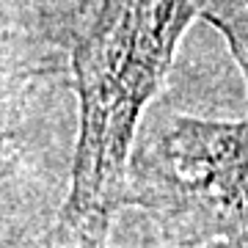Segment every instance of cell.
Wrapping results in <instances>:
<instances>
[{"mask_svg":"<svg viewBox=\"0 0 248 248\" xmlns=\"http://www.w3.org/2000/svg\"><path fill=\"white\" fill-rule=\"evenodd\" d=\"M210 0H91L69 47L78 138L69 190L42 248H108L127 169L177 47Z\"/></svg>","mask_w":248,"mask_h":248,"instance_id":"1","label":"cell"},{"mask_svg":"<svg viewBox=\"0 0 248 248\" xmlns=\"http://www.w3.org/2000/svg\"><path fill=\"white\" fill-rule=\"evenodd\" d=\"M127 207L152 218L163 237L182 248L248 229V119L163 116L138 130Z\"/></svg>","mask_w":248,"mask_h":248,"instance_id":"2","label":"cell"},{"mask_svg":"<svg viewBox=\"0 0 248 248\" xmlns=\"http://www.w3.org/2000/svg\"><path fill=\"white\" fill-rule=\"evenodd\" d=\"M202 17L226 39V45L243 72L248 97V0H210Z\"/></svg>","mask_w":248,"mask_h":248,"instance_id":"3","label":"cell"},{"mask_svg":"<svg viewBox=\"0 0 248 248\" xmlns=\"http://www.w3.org/2000/svg\"><path fill=\"white\" fill-rule=\"evenodd\" d=\"M28 83H17V80H6L0 78V141H3V135H6V110L11 105V94L17 89H22Z\"/></svg>","mask_w":248,"mask_h":248,"instance_id":"4","label":"cell"},{"mask_svg":"<svg viewBox=\"0 0 248 248\" xmlns=\"http://www.w3.org/2000/svg\"><path fill=\"white\" fill-rule=\"evenodd\" d=\"M202 248H248V229L246 232H237V234H229V237H221V240H213Z\"/></svg>","mask_w":248,"mask_h":248,"instance_id":"5","label":"cell"}]
</instances>
